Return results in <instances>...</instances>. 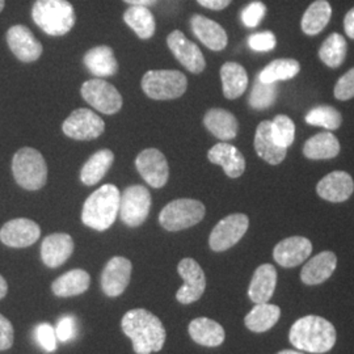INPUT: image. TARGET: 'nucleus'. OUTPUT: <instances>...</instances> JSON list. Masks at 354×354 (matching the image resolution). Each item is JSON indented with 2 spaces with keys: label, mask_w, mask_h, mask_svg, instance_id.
Segmentation results:
<instances>
[{
  "label": "nucleus",
  "mask_w": 354,
  "mask_h": 354,
  "mask_svg": "<svg viewBox=\"0 0 354 354\" xmlns=\"http://www.w3.org/2000/svg\"><path fill=\"white\" fill-rule=\"evenodd\" d=\"M32 17L39 29L53 37L67 35L76 21L75 10L67 0H37Z\"/></svg>",
  "instance_id": "4"
},
{
  "label": "nucleus",
  "mask_w": 354,
  "mask_h": 354,
  "mask_svg": "<svg viewBox=\"0 0 354 354\" xmlns=\"http://www.w3.org/2000/svg\"><path fill=\"white\" fill-rule=\"evenodd\" d=\"M335 97L348 102L354 97V67L337 80L335 86Z\"/></svg>",
  "instance_id": "43"
},
{
  "label": "nucleus",
  "mask_w": 354,
  "mask_h": 354,
  "mask_svg": "<svg viewBox=\"0 0 354 354\" xmlns=\"http://www.w3.org/2000/svg\"><path fill=\"white\" fill-rule=\"evenodd\" d=\"M344 29H345L346 36L354 39V8L346 13V16L344 19Z\"/></svg>",
  "instance_id": "48"
},
{
  "label": "nucleus",
  "mask_w": 354,
  "mask_h": 354,
  "mask_svg": "<svg viewBox=\"0 0 354 354\" xmlns=\"http://www.w3.org/2000/svg\"><path fill=\"white\" fill-rule=\"evenodd\" d=\"M4 3H6L4 0H0V12H1V11H3V8H4Z\"/></svg>",
  "instance_id": "52"
},
{
  "label": "nucleus",
  "mask_w": 354,
  "mask_h": 354,
  "mask_svg": "<svg viewBox=\"0 0 354 354\" xmlns=\"http://www.w3.org/2000/svg\"><path fill=\"white\" fill-rule=\"evenodd\" d=\"M190 26L194 36L210 50L221 51L227 46L226 30L213 20L203 15H194L190 19Z\"/></svg>",
  "instance_id": "20"
},
{
  "label": "nucleus",
  "mask_w": 354,
  "mask_h": 354,
  "mask_svg": "<svg viewBox=\"0 0 354 354\" xmlns=\"http://www.w3.org/2000/svg\"><path fill=\"white\" fill-rule=\"evenodd\" d=\"M340 152V142L329 131L319 133L304 143V153L307 159H333Z\"/></svg>",
  "instance_id": "30"
},
{
  "label": "nucleus",
  "mask_w": 354,
  "mask_h": 354,
  "mask_svg": "<svg viewBox=\"0 0 354 354\" xmlns=\"http://www.w3.org/2000/svg\"><path fill=\"white\" fill-rule=\"evenodd\" d=\"M346 57V41L339 33H332L319 49V58L329 68L340 67Z\"/></svg>",
  "instance_id": "36"
},
{
  "label": "nucleus",
  "mask_w": 354,
  "mask_h": 354,
  "mask_svg": "<svg viewBox=\"0 0 354 354\" xmlns=\"http://www.w3.org/2000/svg\"><path fill=\"white\" fill-rule=\"evenodd\" d=\"M76 332H77V326H76L75 319L73 317H61L55 327L57 339L61 342L73 340L76 336Z\"/></svg>",
  "instance_id": "45"
},
{
  "label": "nucleus",
  "mask_w": 354,
  "mask_h": 354,
  "mask_svg": "<svg viewBox=\"0 0 354 354\" xmlns=\"http://www.w3.org/2000/svg\"><path fill=\"white\" fill-rule=\"evenodd\" d=\"M89 283L91 277L86 270L73 269L55 279L51 285V290L57 297L68 298L86 292L88 290Z\"/></svg>",
  "instance_id": "28"
},
{
  "label": "nucleus",
  "mask_w": 354,
  "mask_h": 354,
  "mask_svg": "<svg viewBox=\"0 0 354 354\" xmlns=\"http://www.w3.org/2000/svg\"><path fill=\"white\" fill-rule=\"evenodd\" d=\"M221 79L223 95L228 100L241 97L248 86V75L245 68L236 62H227L221 68Z\"/></svg>",
  "instance_id": "29"
},
{
  "label": "nucleus",
  "mask_w": 354,
  "mask_h": 354,
  "mask_svg": "<svg viewBox=\"0 0 354 354\" xmlns=\"http://www.w3.org/2000/svg\"><path fill=\"white\" fill-rule=\"evenodd\" d=\"M281 317V310L276 304H257L244 319L245 327L254 333H264L273 328Z\"/></svg>",
  "instance_id": "32"
},
{
  "label": "nucleus",
  "mask_w": 354,
  "mask_h": 354,
  "mask_svg": "<svg viewBox=\"0 0 354 354\" xmlns=\"http://www.w3.org/2000/svg\"><path fill=\"white\" fill-rule=\"evenodd\" d=\"M206 214L205 205L197 200L180 198L168 203L159 215V222L167 231H181L196 226Z\"/></svg>",
  "instance_id": "7"
},
{
  "label": "nucleus",
  "mask_w": 354,
  "mask_h": 354,
  "mask_svg": "<svg viewBox=\"0 0 354 354\" xmlns=\"http://www.w3.org/2000/svg\"><path fill=\"white\" fill-rule=\"evenodd\" d=\"M277 285V270L272 264H263L253 273L248 297L254 304H266L272 299Z\"/></svg>",
  "instance_id": "24"
},
{
  "label": "nucleus",
  "mask_w": 354,
  "mask_h": 354,
  "mask_svg": "<svg viewBox=\"0 0 354 354\" xmlns=\"http://www.w3.org/2000/svg\"><path fill=\"white\" fill-rule=\"evenodd\" d=\"M207 159L213 165H221L225 174L231 178L241 177L245 169V159L235 146L227 142H221L215 145L207 152Z\"/></svg>",
  "instance_id": "22"
},
{
  "label": "nucleus",
  "mask_w": 354,
  "mask_h": 354,
  "mask_svg": "<svg viewBox=\"0 0 354 354\" xmlns=\"http://www.w3.org/2000/svg\"><path fill=\"white\" fill-rule=\"evenodd\" d=\"M7 291H8L7 281L0 276V299H3L7 295Z\"/></svg>",
  "instance_id": "50"
},
{
  "label": "nucleus",
  "mask_w": 354,
  "mask_h": 354,
  "mask_svg": "<svg viewBox=\"0 0 354 354\" xmlns=\"http://www.w3.org/2000/svg\"><path fill=\"white\" fill-rule=\"evenodd\" d=\"M127 4H131V6H143V7H150L153 6L156 1L159 0H124Z\"/></svg>",
  "instance_id": "49"
},
{
  "label": "nucleus",
  "mask_w": 354,
  "mask_h": 354,
  "mask_svg": "<svg viewBox=\"0 0 354 354\" xmlns=\"http://www.w3.org/2000/svg\"><path fill=\"white\" fill-rule=\"evenodd\" d=\"M36 340H37L39 346L46 351L48 353H53L57 349V335H55V328L48 324V323H41L36 328Z\"/></svg>",
  "instance_id": "42"
},
{
  "label": "nucleus",
  "mask_w": 354,
  "mask_h": 354,
  "mask_svg": "<svg viewBox=\"0 0 354 354\" xmlns=\"http://www.w3.org/2000/svg\"><path fill=\"white\" fill-rule=\"evenodd\" d=\"M188 87L187 76L176 70H153L142 79V88L153 100H174Z\"/></svg>",
  "instance_id": "6"
},
{
  "label": "nucleus",
  "mask_w": 354,
  "mask_h": 354,
  "mask_svg": "<svg viewBox=\"0 0 354 354\" xmlns=\"http://www.w3.org/2000/svg\"><path fill=\"white\" fill-rule=\"evenodd\" d=\"M7 42L21 62H35L42 54V45L24 26H13L7 32Z\"/></svg>",
  "instance_id": "17"
},
{
  "label": "nucleus",
  "mask_w": 354,
  "mask_h": 354,
  "mask_svg": "<svg viewBox=\"0 0 354 354\" xmlns=\"http://www.w3.org/2000/svg\"><path fill=\"white\" fill-rule=\"evenodd\" d=\"M250 227V219L245 214H231L218 222L213 228L209 244L215 252L227 251L239 243Z\"/></svg>",
  "instance_id": "9"
},
{
  "label": "nucleus",
  "mask_w": 354,
  "mask_h": 354,
  "mask_svg": "<svg viewBox=\"0 0 354 354\" xmlns=\"http://www.w3.org/2000/svg\"><path fill=\"white\" fill-rule=\"evenodd\" d=\"M151 194L142 185H133L124 190L120 198L121 221L129 227H138L149 216Z\"/></svg>",
  "instance_id": "8"
},
{
  "label": "nucleus",
  "mask_w": 354,
  "mask_h": 354,
  "mask_svg": "<svg viewBox=\"0 0 354 354\" xmlns=\"http://www.w3.org/2000/svg\"><path fill=\"white\" fill-rule=\"evenodd\" d=\"M200 6L213 11H222L227 8L232 0H197Z\"/></svg>",
  "instance_id": "47"
},
{
  "label": "nucleus",
  "mask_w": 354,
  "mask_h": 354,
  "mask_svg": "<svg viewBox=\"0 0 354 354\" xmlns=\"http://www.w3.org/2000/svg\"><path fill=\"white\" fill-rule=\"evenodd\" d=\"M113 160V152L111 150H100L95 152L80 171L82 183L89 187L100 183V180L105 176L108 169L112 167Z\"/></svg>",
  "instance_id": "34"
},
{
  "label": "nucleus",
  "mask_w": 354,
  "mask_h": 354,
  "mask_svg": "<svg viewBox=\"0 0 354 354\" xmlns=\"http://www.w3.org/2000/svg\"><path fill=\"white\" fill-rule=\"evenodd\" d=\"M137 169L145 181L152 188L165 187L169 176V168L163 152L156 149H147L140 152L136 160Z\"/></svg>",
  "instance_id": "14"
},
{
  "label": "nucleus",
  "mask_w": 354,
  "mask_h": 354,
  "mask_svg": "<svg viewBox=\"0 0 354 354\" xmlns=\"http://www.w3.org/2000/svg\"><path fill=\"white\" fill-rule=\"evenodd\" d=\"M254 150L269 165H277L285 160L288 149L276 143L272 134V121H263L256 129Z\"/></svg>",
  "instance_id": "23"
},
{
  "label": "nucleus",
  "mask_w": 354,
  "mask_h": 354,
  "mask_svg": "<svg viewBox=\"0 0 354 354\" xmlns=\"http://www.w3.org/2000/svg\"><path fill=\"white\" fill-rule=\"evenodd\" d=\"M301 64L295 59H276L266 66L259 74L257 79L263 83H277L281 80H289L298 75Z\"/></svg>",
  "instance_id": "37"
},
{
  "label": "nucleus",
  "mask_w": 354,
  "mask_h": 354,
  "mask_svg": "<svg viewBox=\"0 0 354 354\" xmlns=\"http://www.w3.org/2000/svg\"><path fill=\"white\" fill-rule=\"evenodd\" d=\"M306 122L313 127H320L327 130H336L342 127V113L329 105H320L306 114Z\"/></svg>",
  "instance_id": "38"
},
{
  "label": "nucleus",
  "mask_w": 354,
  "mask_h": 354,
  "mask_svg": "<svg viewBox=\"0 0 354 354\" xmlns=\"http://www.w3.org/2000/svg\"><path fill=\"white\" fill-rule=\"evenodd\" d=\"M188 330L193 342L207 348L222 345L226 337L223 327L209 317H197L192 320Z\"/></svg>",
  "instance_id": "26"
},
{
  "label": "nucleus",
  "mask_w": 354,
  "mask_h": 354,
  "mask_svg": "<svg viewBox=\"0 0 354 354\" xmlns=\"http://www.w3.org/2000/svg\"><path fill=\"white\" fill-rule=\"evenodd\" d=\"M84 64L89 71L97 77L113 76L118 70L113 50L104 45L87 51L84 55Z\"/></svg>",
  "instance_id": "31"
},
{
  "label": "nucleus",
  "mask_w": 354,
  "mask_h": 354,
  "mask_svg": "<svg viewBox=\"0 0 354 354\" xmlns=\"http://www.w3.org/2000/svg\"><path fill=\"white\" fill-rule=\"evenodd\" d=\"M248 45L254 51H270L276 48L277 38L273 32H269V30L254 33L248 38Z\"/></svg>",
  "instance_id": "44"
},
{
  "label": "nucleus",
  "mask_w": 354,
  "mask_h": 354,
  "mask_svg": "<svg viewBox=\"0 0 354 354\" xmlns=\"http://www.w3.org/2000/svg\"><path fill=\"white\" fill-rule=\"evenodd\" d=\"M13 337L15 332L11 322L0 314V351L10 349L12 346Z\"/></svg>",
  "instance_id": "46"
},
{
  "label": "nucleus",
  "mask_w": 354,
  "mask_h": 354,
  "mask_svg": "<svg viewBox=\"0 0 354 354\" xmlns=\"http://www.w3.org/2000/svg\"><path fill=\"white\" fill-rule=\"evenodd\" d=\"M289 340L301 352L327 353L336 344V329L324 317L307 315L291 326Z\"/></svg>",
  "instance_id": "2"
},
{
  "label": "nucleus",
  "mask_w": 354,
  "mask_h": 354,
  "mask_svg": "<svg viewBox=\"0 0 354 354\" xmlns=\"http://www.w3.org/2000/svg\"><path fill=\"white\" fill-rule=\"evenodd\" d=\"M277 354H302V352H297V351H290V349H285V351H281Z\"/></svg>",
  "instance_id": "51"
},
{
  "label": "nucleus",
  "mask_w": 354,
  "mask_h": 354,
  "mask_svg": "<svg viewBox=\"0 0 354 354\" xmlns=\"http://www.w3.org/2000/svg\"><path fill=\"white\" fill-rule=\"evenodd\" d=\"M266 15V6L263 1H252L241 11V21L247 28L259 26Z\"/></svg>",
  "instance_id": "41"
},
{
  "label": "nucleus",
  "mask_w": 354,
  "mask_h": 354,
  "mask_svg": "<svg viewBox=\"0 0 354 354\" xmlns=\"http://www.w3.org/2000/svg\"><path fill=\"white\" fill-rule=\"evenodd\" d=\"M317 192L326 201L344 203L353 194V178L344 171H333L317 183Z\"/></svg>",
  "instance_id": "19"
},
{
  "label": "nucleus",
  "mask_w": 354,
  "mask_h": 354,
  "mask_svg": "<svg viewBox=\"0 0 354 354\" xmlns=\"http://www.w3.org/2000/svg\"><path fill=\"white\" fill-rule=\"evenodd\" d=\"M82 96L91 106L104 114L117 113L122 106L120 92L102 79H92L82 86Z\"/></svg>",
  "instance_id": "10"
},
{
  "label": "nucleus",
  "mask_w": 354,
  "mask_h": 354,
  "mask_svg": "<svg viewBox=\"0 0 354 354\" xmlns=\"http://www.w3.org/2000/svg\"><path fill=\"white\" fill-rule=\"evenodd\" d=\"M41 236V228L36 222L17 218L7 222L0 230V241L11 248H26L35 244Z\"/></svg>",
  "instance_id": "15"
},
{
  "label": "nucleus",
  "mask_w": 354,
  "mask_h": 354,
  "mask_svg": "<svg viewBox=\"0 0 354 354\" xmlns=\"http://www.w3.org/2000/svg\"><path fill=\"white\" fill-rule=\"evenodd\" d=\"M121 193L115 185L106 184L95 190L86 200L82 221L89 228L105 231L111 227L120 213Z\"/></svg>",
  "instance_id": "3"
},
{
  "label": "nucleus",
  "mask_w": 354,
  "mask_h": 354,
  "mask_svg": "<svg viewBox=\"0 0 354 354\" xmlns=\"http://www.w3.org/2000/svg\"><path fill=\"white\" fill-rule=\"evenodd\" d=\"M272 134L276 143L281 147L288 149L292 145L295 138V125L291 121L290 117L285 114H279L272 121Z\"/></svg>",
  "instance_id": "40"
},
{
  "label": "nucleus",
  "mask_w": 354,
  "mask_h": 354,
  "mask_svg": "<svg viewBox=\"0 0 354 354\" xmlns=\"http://www.w3.org/2000/svg\"><path fill=\"white\" fill-rule=\"evenodd\" d=\"M313 252V243L304 236H291L274 247L273 257L283 268L301 266Z\"/></svg>",
  "instance_id": "18"
},
{
  "label": "nucleus",
  "mask_w": 354,
  "mask_h": 354,
  "mask_svg": "<svg viewBox=\"0 0 354 354\" xmlns=\"http://www.w3.org/2000/svg\"><path fill=\"white\" fill-rule=\"evenodd\" d=\"M13 177L26 190L41 189L48 180V165L41 152L24 147L15 153L12 160Z\"/></svg>",
  "instance_id": "5"
},
{
  "label": "nucleus",
  "mask_w": 354,
  "mask_h": 354,
  "mask_svg": "<svg viewBox=\"0 0 354 354\" xmlns=\"http://www.w3.org/2000/svg\"><path fill=\"white\" fill-rule=\"evenodd\" d=\"M203 124L218 140H231L238 136V120L225 109H210L205 114Z\"/></svg>",
  "instance_id": "27"
},
{
  "label": "nucleus",
  "mask_w": 354,
  "mask_h": 354,
  "mask_svg": "<svg viewBox=\"0 0 354 354\" xmlns=\"http://www.w3.org/2000/svg\"><path fill=\"white\" fill-rule=\"evenodd\" d=\"M332 16V7L327 0H317L308 6L301 20L304 35L317 36L328 26Z\"/></svg>",
  "instance_id": "33"
},
{
  "label": "nucleus",
  "mask_w": 354,
  "mask_h": 354,
  "mask_svg": "<svg viewBox=\"0 0 354 354\" xmlns=\"http://www.w3.org/2000/svg\"><path fill=\"white\" fill-rule=\"evenodd\" d=\"M121 328L133 342L137 354H151L163 349L165 328L160 319L145 308L130 310L121 320Z\"/></svg>",
  "instance_id": "1"
},
{
  "label": "nucleus",
  "mask_w": 354,
  "mask_h": 354,
  "mask_svg": "<svg viewBox=\"0 0 354 354\" xmlns=\"http://www.w3.org/2000/svg\"><path fill=\"white\" fill-rule=\"evenodd\" d=\"M167 44L169 50L176 57L177 61L188 71L193 74H201L205 70L206 61L203 51L200 50V48L194 42L185 37L183 32L174 30L172 33H169L167 37Z\"/></svg>",
  "instance_id": "13"
},
{
  "label": "nucleus",
  "mask_w": 354,
  "mask_h": 354,
  "mask_svg": "<svg viewBox=\"0 0 354 354\" xmlns=\"http://www.w3.org/2000/svg\"><path fill=\"white\" fill-rule=\"evenodd\" d=\"M133 266L127 257L115 256L104 266L102 289L108 297H118L127 290L131 277Z\"/></svg>",
  "instance_id": "16"
},
{
  "label": "nucleus",
  "mask_w": 354,
  "mask_h": 354,
  "mask_svg": "<svg viewBox=\"0 0 354 354\" xmlns=\"http://www.w3.org/2000/svg\"><path fill=\"white\" fill-rule=\"evenodd\" d=\"M62 129L64 134L73 140H92L102 136L105 124L97 114L82 108L66 118Z\"/></svg>",
  "instance_id": "12"
},
{
  "label": "nucleus",
  "mask_w": 354,
  "mask_h": 354,
  "mask_svg": "<svg viewBox=\"0 0 354 354\" xmlns=\"http://www.w3.org/2000/svg\"><path fill=\"white\" fill-rule=\"evenodd\" d=\"M277 93L279 88L276 83H263L257 79L250 96V105L257 111L268 109L276 102Z\"/></svg>",
  "instance_id": "39"
},
{
  "label": "nucleus",
  "mask_w": 354,
  "mask_h": 354,
  "mask_svg": "<svg viewBox=\"0 0 354 354\" xmlns=\"http://www.w3.org/2000/svg\"><path fill=\"white\" fill-rule=\"evenodd\" d=\"M337 266V257L330 251L317 253L302 268L301 279L306 285H319L333 274Z\"/></svg>",
  "instance_id": "25"
},
{
  "label": "nucleus",
  "mask_w": 354,
  "mask_h": 354,
  "mask_svg": "<svg viewBox=\"0 0 354 354\" xmlns=\"http://www.w3.org/2000/svg\"><path fill=\"white\" fill-rule=\"evenodd\" d=\"M177 272L184 285L177 290L176 299L183 304L198 301L206 289V277L203 268L193 259H183L177 266Z\"/></svg>",
  "instance_id": "11"
},
{
  "label": "nucleus",
  "mask_w": 354,
  "mask_h": 354,
  "mask_svg": "<svg viewBox=\"0 0 354 354\" xmlns=\"http://www.w3.org/2000/svg\"><path fill=\"white\" fill-rule=\"evenodd\" d=\"M124 21L142 39H149L155 33V19L149 7L130 6L124 13Z\"/></svg>",
  "instance_id": "35"
},
{
  "label": "nucleus",
  "mask_w": 354,
  "mask_h": 354,
  "mask_svg": "<svg viewBox=\"0 0 354 354\" xmlns=\"http://www.w3.org/2000/svg\"><path fill=\"white\" fill-rule=\"evenodd\" d=\"M74 252V241L67 234H51L41 245V259L48 268L64 266Z\"/></svg>",
  "instance_id": "21"
}]
</instances>
